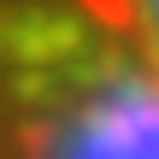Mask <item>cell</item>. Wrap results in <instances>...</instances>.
<instances>
[{"mask_svg":"<svg viewBox=\"0 0 159 159\" xmlns=\"http://www.w3.org/2000/svg\"><path fill=\"white\" fill-rule=\"evenodd\" d=\"M89 12H100L142 59L159 65V0H83Z\"/></svg>","mask_w":159,"mask_h":159,"instance_id":"cell-2","label":"cell"},{"mask_svg":"<svg viewBox=\"0 0 159 159\" xmlns=\"http://www.w3.org/2000/svg\"><path fill=\"white\" fill-rule=\"evenodd\" d=\"M0 159H159V65L83 0H0Z\"/></svg>","mask_w":159,"mask_h":159,"instance_id":"cell-1","label":"cell"}]
</instances>
